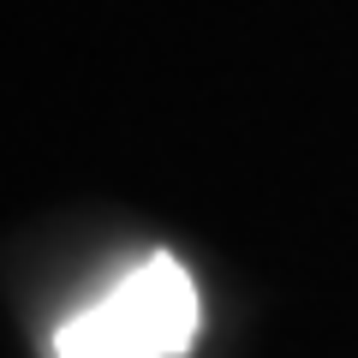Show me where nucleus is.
I'll return each instance as SVG.
<instances>
[{"mask_svg": "<svg viewBox=\"0 0 358 358\" xmlns=\"http://www.w3.org/2000/svg\"><path fill=\"white\" fill-rule=\"evenodd\" d=\"M197 287L173 257H143L96 305L60 322L54 358H179L197 341Z\"/></svg>", "mask_w": 358, "mask_h": 358, "instance_id": "f257e3e1", "label": "nucleus"}]
</instances>
